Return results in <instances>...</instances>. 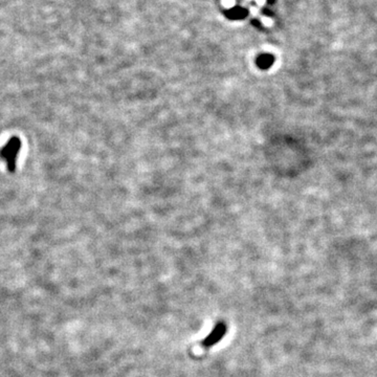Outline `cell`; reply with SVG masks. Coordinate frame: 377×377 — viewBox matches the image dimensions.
<instances>
[{"label":"cell","mask_w":377,"mask_h":377,"mask_svg":"<svg viewBox=\"0 0 377 377\" xmlns=\"http://www.w3.org/2000/svg\"><path fill=\"white\" fill-rule=\"evenodd\" d=\"M21 149V141L17 136H13L6 143L5 146L0 150V158L6 163L9 172L16 171L17 158Z\"/></svg>","instance_id":"6da1fadb"},{"label":"cell","mask_w":377,"mask_h":377,"mask_svg":"<svg viewBox=\"0 0 377 377\" xmlns=\"http://www.w3.org/2000/svg\"><path fill=\"white\" fill-rule=\"evenodd\" d=\"M226 330H227V328H226V326L223 325V324H219V325H217L214 328L213 331H212V333L207 337L206 340L203 341V343H202L203 346L211 347V346L215 345L217 342H219L222 339V336L224 335V333H226Z\"/></svg>","instance_id":"7a4b0ae2"},{"label":"cell","mask_w":377,"mask_h":377,"mask_svg":"<svg viewBox=\"0 0 377 377\" xmlns=\"http://www.w3.org/2000/svg\"><path fill=\"white\" fill-rule=\"evenodd\" d=\"M273 63V57L270 56H262L261 58H259V60H258V64H259V66H261L262 68H267L269 67L270 65H272Z\"/></svg>","instance_id":"3957f363"},{"label":"cell","mask_w":377,"mask_h":377,"mask_svg":"<svg viewBox=\"0 0 377 377\" xmlns=\"http://www.w3.org/2000/svg\"><path fill=\"white\" fill-rule=\"evenodd\" d=\"M246 14V12L243 11L242 9H238V10H234L233 12H230V16H234V17H243Z\"/></svg>","instance_id":"277c9868"},{"label":"cell","mask_w":377,"mask_h":377,"mask_svg":"<svg viewBox=\"0 0 377 377\" xmlns=\"http://www.w3.org/2000/svg\"><path fill=\"white\" fill-rule=\"evenodd\" d=\"M235 0H222V5L226 9H230L235 5Z\"/></svg>","instance_id":"5b68a950"},{"label":"cell","mask_w":377,"mask_h":377,"mask_svg":"<svg viewBox=\"0 0 377 377\" xmlns=\"http://www.w3.org/2000/svg\"><path fill=\"white\" fill-rule=\"evenodd\" d=\"M262 21L264 22V24L267 25V26H270V25H272V23H273V21L270 20L269 18H262Z\"/></svg>","instance_id":"8992f818"},{"label":"cell","mask_w":377,"mask_h":377,"mask_svg":"<svg viewBox=\"0 0 377 377\" xmlns=\"http://www.w3.org/2000/svg\"><path fill=\"white\" fill-rule=\"evenodd\" d=\"M256 1L259 5H263L264 3H265V0H256Z\"/></svg>","instance_id":"52a82bcc"},{"label":"cell","mask_w":377,"mask_h":377,"mask_svg":"<svg viewBox=\"0 0 377 377\" xmlns=\"http://www.w3.org/2000/svg\"><path fill=\"white\" fill-rule=\"evenodd\" d=\"M250 12L253 13L254 15H257V14H258V11H257V9H256V8H250Z\"/></svg>","instance_id":"ba28073f"}]
</instances>
